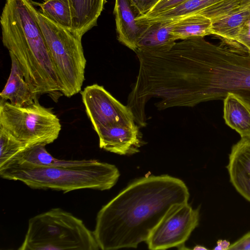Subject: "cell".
<instances>
[{"label": "cell", "mask_w": 250, "mask_h": 250, "mask_svg": "<svg viewBox=\"0 0 250 250\" xmlns=\"http://www.w3.org/2000/svg\"><path fill=\"white\" fill-rule=\"evenodd\" d=\"M189 197L186 184L168 175L134 181L98 212L93 232L100 249L136 248L174 205Z\"/></svg>", "instance_id": "cell-1"}, {"label": "cell", "mask_w": 250, "mask_h": 250, "mask_svg": "<svg viewBox=\"0 0 250 250\" xmlns=\"http://www.w3.org/2000/svg\"><path fill=\"white\" fill-rule=\"evenodd\" d=\"M31 0H6L0 16L2 42L23 70L33 92L55 101L62 94L59 81Z\"/></svg>", "instance_id": "cell-2"}, {"label": "cell", "mask_w": 250, "mask_h": 250, "mask_svg": "<svg viewBox=\"0 0 250 250\" xmlns=\"http://www.w3.org/2000/svg\"><path fill=\"white\" fill-rule=\"evenodd\" d=\"M222 39L215 45L199 38L195 104L224 100L232 93L250 104V52L235 41Z\"/></svg>", "instance_id": "cell-3"}, {"label": "cell", "mask_w": 250, "mask_h": 250, "mask_svg": "<svg viewBox=\"0 0 250 250\" xmlns=\"http://www.w3.org/2000/svg\"><path fill=\"white\" fill-rule=\"evenodd\" d=\"M120 175L115 165L94 159L71 160L52 167L8 164L0 167L3 179L20 181L34 189L63 192L81 189L108 190L116 184Z\"/></svg>", "instance_id": "cell-4"}, {"label": "cell", "mask_w": 250, "mask_h": 250, "mask_svg": "<svg viewBox=\"0 0 250 250\" xmlns=\"http://www.w3.org/2000/svg\"><path fill=\"white\" fill-rule=\"evenodd\" d=\"M93 232L83 221L61 208L31 218L19 250H98Z\"/></svg>", "instance_id": "cell-5"}, {"label": "cell", "mask_w": 250, "mask_h": 250, "mask_svg": "<svg viewBox=\"0 0 250 250\" xmlns=\"http://www.w3.org/2000/svg\"><path fill=\"white\" fill-rule=\"evenodd\" d=\"M32 12L45 40L57 74L62 95L71 97L81 91L86 60L82 38L74 32L53 22L30 0Z\"/></svg>", "instance_id": "cell-6"}, {"label": "cell", "mask_w": 250, "mask_h": 250, "mask_svg": "<svg viewBox=\"0 0 250 250\" xmlns=\"http://www.w3.org/2000/svg\"><path fill=\"white\" fill-rule=\"evenodd\" d=\"M0 127L29 146L52 143L62 128L57 116L38 102L18 106L0 101Z\"/></svg>", "instance_id": "cell-7"}, {"label": "cell", "mask_w": 250, "mask_h": 250, "mask_svg": "<svg viewBox=\"0 0 250 250\" xmlns=\"http://www.w3.org/2000/svg\"><path fill=\"white\" fill-rule=\"evenodd\" d=\"M87 115L96 132L121 127H134L133 113L101 85L93 84L81 91Z\"/></svg>", "instance_id": "cell-8"}, {"label": "cell", "mask_w": 250, "mask_h": 250, "mask_svg": "<svg viewBox=\"0 0 250 250\" xmlns=\"http://www.w3.org/2000/svg\"><path fill=\"white\" fill-rule=\"evenodd\" d=\"M199 208L188 203L174 205L165 215L146 242L151 250L185 248V243L199 221Z\"/></svg>", "instance_id": "cell-9"}, {"label": "cell", "mask_w": 250, "mask_h": 250, "mask_svg": "<svg viewBox=\"0 0 250 250\" xmlns=\"http://www.w3.org/2000/svg\"><path fill=\"white\" fill-rule=\"evenodd\" d=\"M227 168L231 184L250 202V135L232 146Z\"/></svg>", "instance_id": "cell-10"}, {"label": "cell", "mask_w": 250, "mask_h": 250, "mask_svg": "<svg viewBox=\"0 0 250 250\" xmlns=\"http://www.w3.org/2000/svg\"><path fill=\"white\" fill-rule=\"evenodd\" d=\"M113 13L118 40L135 52L139 39L147 27V21L137 18L139 15L129 0H115Z\"/></svg>", "instance_id": "cell-11"}, {"label": "cell", "mask_w": 250, "mask_h": 250, "mask_svg": "<svg viewBox=\"0 0 250 250\" xmlns=\"http://www.w3.org/2000/svg\"><path fill=\"white\" fill-rule=\"evenodd\" d=\"M11 67L6 84L0 93V101L8 100L18 106L29 105L38 102L39 96L33 92L26 81L23 70L15 56L9 53Z\"/></svg>", "instance_id": "cell-12"}, {"label": "cell", "mask_w": 250, "mask_h": 250, "mask_svg": "<svg viewBox=\"0 0 250 250\" xmlns=\"http://www.w3.org/2000/svg\"><path fill=\"white\" fill-rule=\"evenodd\" d=\"M145 21L148 25L139 39L135 52L159 53L170 50L176 43L170 33L176 21Z\"/></svg>", "instance_id": "cell-13"}, {"label": "cell", "mask_w": 250, "mask_h": 250, "mask_svg": "<svg viewBox=\"0 0 250 250\" xmlns=\"http://www.w3.org/2000/svg\"><path fill=\"white\" fill-rule=\"evenodd\" d=\"M71 8L72 31L82 38L97 25V20L106 0H68Z\"/></svg>", "instance_id": "cell-14"}, {"label": "cell", "mask_w": 250, "mask_h": 250, "mask_svg": "<svg viewBox=\"0 0 250 250\" xmlns=\"http://www.w3.org/2000/svg\"><path fill=\"white\" fill-rule=\"evenodd\" d=\"M224 118L241 137L250 135V104L240 96L227 94L224 99Z\"/></svg>", "instance_id": "cell-15"}, {"label": "cell", "mask_w": 250, "mask_h": 250, "mask_svg": "<svg viewBox=\"0 0 250 250\" xmlns=\"http://www.w3.org/2000/svg\"><path fill=\"white\" fill-rule=\"evenodd\" d=\"M175 41L212 35L211 21L207 17L195 14L176 21L171 31Z\"/></svg>", "instance_id": "cell-16"}, {"label": "cell", "mask_w": 250, "mask_h": 250, "mask_svg": "<svg viewBox=\"0 0 250 250\" xmlns=\"http://www.w3.org/2000/svg\"><path fill=\"white\" fill-rule=\"evenodd\" d=\"M250 18V4L212 23V35H217L223 39L234 41L241 27Z\"/></svg>", "instance_id": "cell-17"}, {"label": "cell", "mask_w": 250, "mask_h": 250, "mask_svg": "<svg viewBox=\"0 0 250 250\" xmlns=\"http://www.w3.org/2000/svg\"><path fill=\"white\" fill-rule=\"evenodd\" d=\"M222 0H188L154 17L141 20L148 21H178L188 16L199 14L208 7Z\"/></svg>", "instance_id": "cell-18"}, {"label": "cell", "mask_w": 250, "mask_h": 250, "mask_svg": "<svg viewBox=\"0 0 250 250\" xmlns=\"http://www.w3.org/2000/svg\"><path fill=\"white\" fill-rule=\"evenodd\" d=\"M35 4L40 6V11L49 20L72 31L71 11L68 0H45Z\"/></svg>", "instance_id": "cell-19"}, {"label": "cell", "mask_w": 250, "mask_h": 250, "mask_svg": "<svg viewBox=\"0 0 250 250\" xmlns=\"http://www.w3.org/2000/svg\"><path fill=\"white\" fill-rule=\"evenodd\" d=\"M29 147L0 127V167Z\"/></svg>", "instance_id": "cell-20"}, {"label": "cell", "mask_w": 250, "mask_h": 250, "mask_svg": "<svg viewBox=\"0 0 250 250\" xmlns=\"http://www.w3.org/2000/svg\"><path fill=\"white\" fill-rule=\"evenodd\" d=\"M187 0H159L147 14L137 17V18L145 19L154 17L159 14L178 6Z\"/></svg>", "instance_id": "cell-21"}, {"label": "cell", "mask_w": 250, "mask_h": 250, "mask_svg": "<svg viewBox=\"0 0 250 250\" xmlns=\"http://www.w3.org/2000/svg\"><path fill=\"white\" fill-rule=\"evenodd\" d=\"M129 0L132 6L137 12L139 17L143 16L147 14L159 1V0Z\"/></svg>", "instance_id": "cell-22"}, {"label": "cell", "mask_w": 250, "mask_h": 250, "mask_svg": "<svg viewBox=\"0 0 250 250\" xmlns=\"http://www.w3.org/2000/svg\"><path fill=\"white\" fill-rule=\"evenodd\" d=\"M234 41L244 46L250 52V18L241 27Z\"/></svg>", "instance_id": "cell-23"}, {"label": "cell", "mask_w": 250, "mask_h": 250, "mask_svg": "<svg viewBox=\"0 0 250 250\" xmlns=\"http://www.w3.org/2000/svg\"><path fill=\"white\" fill-rule=\"evenodd\" d=\"M229 250H250V231L230 244Z\"/></svg>", "instance_id": "cell-24"}, {"label": "cell", "mask_w": 250, "mask_h": 250, "mask_svg": "<svg viewBox=\"0 0 250 250\" xmlns=\"http://www.w3.org/2000/svg\"><path fill=\"white\" fill-rule=\"evenodd\" d=\"M230 243L227 240L219 239L217 241L214 250H229Z\"/></svg>", "instance_id": "cell-25"}, {"label": "cell", "mask_w": 250, "mask_h": 250, "mask_svg": "<svg viewBox=\"0 0 250 250\" xmlns=\"http://www.w3.org/2000/svg\"><path fill=\"white\" fill-rule=\"evenodd\" d=\"M193 250H208V249L207 248H206L205 247L203 246H201V245H196L194 247V248H193Z\"/></svg>", "instance_id": "cell-26"}]
</instances>
